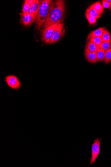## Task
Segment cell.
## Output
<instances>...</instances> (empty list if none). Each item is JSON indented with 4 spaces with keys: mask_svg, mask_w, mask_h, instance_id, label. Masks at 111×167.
<instances>
[{
    "mask_svg": "<svg viewBox=\"0 0 111 167\" xmlns=\"http://www.w3.org/2000/svg\"><path fill=\"white\" fill-rule=\"evenodd\" d=\"M64 23H60L59 24L57 27L54 31L52 35L49 44H52L57 42L64 35L66 30L64 27Z\"/></svg>",
    "mask_w": 111,
    "mask_h": 167,
    "instance_id": "obj_4",
    "label": "cell"
},
{
    "mask_svg": "<svg viewBox=\"0 0 111 167\" xmlns=\"http://www.w3.org/2000/svg\"><path fill=\"white\" fill-rule=\"evenodd\" d=\"M102 5L104 8H108L111 7L110 4L108 1L105 0H104L102 1Z\"/></svg>",
    "mask_w": 111,
    "mask_h": 167,
    "instance_id": "obj_21",
    "label": "cell"
},
{
    "mask_svg": "<svg viewBox=\"0 0 111 167\" xmlns=\"http://www.w3.org/2000/svg\"><path fill=\"white\" fill-rule=\"evenodd\" d=\"M27 3H29L30 5L33 4L36 1L35 0H26Z\"/></svg>",
    "mask_w": 111,
    "mask_h": 167,
    "instance_id": "obj_22",
    "label": "cell"
},
{
    "mask_svg": "<svg viewBox=\"0 0 111 167\" xmlns=\"http://www.w3.org/2000/svg\"><path fill=\"white\" fill-rule=\"evenodd\" d=\"M89 41L99 46L103 42L102 38L99 37H93L91 38L89 40Z\"/></svg>",
    "mask_w": 111,
    "mask_h": 167,
    "instance_id": "obj_17",
    "label": "cell"
},
{
    "mask_svg": "<svg viewBox=\"0 0 111 167\" xmlns=\"http://www.w3.org/2000/svg\"><path fill=\"white\" fill-rule=\"evenodd\" d=\"M65 16V1L58 0L52 2L46 21L43 27L45 28L55 24L63 23Z\"/></svg>",
    "mask_w": 111,
    "mask_h": 167,
    "instance_id": "obj_1",
    "label": "cell"
},
{
    "mask_svg": "<svg viewBox=\"0 0 111 167\" xmlns=\"http://www.w3.org/2000/svg\"><path fill=\"white\" fill-rule=\"evenodd\" d=\"M111 62V48L105 51V58L104 62L106 64L109 63Z\"/></svg>",
    "mask_w": 111,
    "mask_h": 167,
    "instance_id": "obj_18",
    "label": "cell"
},
{
    "mask_svg": "<svg viewBox=\"0 0 111 167\" xmlns=\"http://www.w3.org/2000/svg\"><path fill=\"white\" fill-rule=\"evenodd\" d=\"M30 6L31 5L25 1L23 6L22 12L20 14L21 16L27 14L29 11Z\"/></svg>",
    "mask_w": 111,
    "mask_h": 167,
    "instance_id": "obj_19",
    "label": "cell"
},
{
    "mask_svg": "<svg viewBox=\"0 0 111 167\" xmlns=\"http://www.w3.org/2000/svg\"><path fill=\"white\" fill-rule=\"evenodd\" d=\"M110 8L111 9V8Z\"/></svg>",
    "mask_w": 111,
    "mask_h": 167,
    "instance_id": "obj_24",
    "label": "cell"
},
{
    "mask_svg": "<svg viewBox=\"0 0 111 167\" xmlns=\"http://www.w3.org/2000/svg\"><path fill=\"white\" fill-rule=\"evenodd\" d=\"M101 141V139H99V138H97L96 139L94 140V142L92 144L91 147V157L90 163V165H92L95 163L96 161V159L99 154L101 144L100 143Z\"/></svg>",
    "mask_w": 111,
    "mask_h": 167,
    "instance_id": "obj_5",
    "label": "cell"
},
{
    "mask_svg": "<svg viewBox=\"0 0 111 167\" xmlns=\"http://www.w3.org/2000/svg\"><path fill=\"white\" fill-rule=\"evenodd\" d=\"M89 8H92L96 10L101 15L104 10V8L101 2H97L91 5Z\"/></svg>",
    "mask_w": 111,
    "mask_h": 167,
    "instance_id": "obj_11",
    "label": "cell"
},
{
    "mask_svg": "<svg viewBox=\"0 0 111 167\" xmlns=\"http://www.w3.org/2000/svg\"><path fill=\"white\" fill-rule=\"evenodd\" d=\"M52 1L50 0L39 1V5L35 20V26L38 30L40 29L46 21Z\"/></svg>",
    "mask_w": 111,
    "mask_h": 167,
    "instance_id": "obj_2",
    "label": "cell"
},
{
    "mask_svg": "<svg viewBox=\"0 0 111 167\" xmlns=\"http://www.w3.org/2000/svg\"><path fill=\"white\" fill-rule=\"evenodd\" d=\"M103 42H108L111 40V37L110 32L107 29H105L103 32L102 38Z\"/></svg>",
    "mask_w": 111,
    "mask_h": 167,
    "instance_id": "obj_15",
    "label": "cell"
},
{
    "mask_svg": "<svg viewBox=\"0 0 111 167\" xmlns=\"http://www.w3.org/2000/svg\"><path fill=\"white\" fill-rule=\"evenodd\" d=\"M37 14H25L21 16V21L25 26H28L35 21Z\"/></svg>",
    "mask_w": 111,
    "mask_h": 167,
    "instance_id": "obj_7",
    "label": "cell"
},
{
    "mask_svg": "<svg viewBox=\"0 0 111 167\" xmlns=\"http://www.w3.org/2000/svg\"><path fill=\"white\" fill-rule=\"evenodd\" d=\"M105 51L100 49L97 52V62H103L105 60Z\"/></svg>",
    "mask_w": 111,
    "mask_h": 167,
    "instance_id": "obj_14",
    "label": "cell"
},
{
    "mask_svg": "<svg viewBox=\"0 0 111 167\" xmlns=\"http://www.w3.org/2000/svg\"><path fill=\"white\" fill-rule=\"evenodd\" d=\"M39 5V1H38V0H37V1H36L35 2L32 4L31 6H30L29 11H28V12L25 14H37ZM22 16H23V15H22Z\"/></svg>",
    "mask_w": 111,
    "mask_h": 167,
    "instance_id": "obj_10",
    "label": "cell"
},
{
    "mask_svg": "<svg viewBox=\"0 0 111 167\" xmlns=\"http://www.w3.org/2000/svg\"><path fill=\"white\" fill-rule=\"evenodd\" d=\"M89 50L93 52H97L100 49V47L89 40L87 41L86 45Z\"/></svg>",
    "mask_w": 111,
    "mask_h": 167,
    "instance_id": "obj_13",
    "label": "cell"
},
{
    "mask_svg": "<svg viewBox=\"0 0 111 167\" xmlns=\"http://www.w3.org/2000/svg\"><path fill=\"white\" fill-rule=\"evenodd\" d=\"M86 14H87L91 16L95 17L97 19H99L101 16L96 10L93 8H89L87 9Z\"/></svg>",
    "mask_w": 111,
    "mask_h": 167,
    "instance_id": "obj_12",
    "label": "cell"
},
{
    "mask_svg": "<svg viewBox=\"0 0 111 167\" xmlns=\"http://www.w3.org/2000/svg\"><path fill=\"white\" fill-rule=\"evenodd\" d=\"M86 16L87 19L89 21L90 25L93 24L97 22V19L94 17L91 16L87 14H86Z\"/></svg>",
    "mask_w": 111,
    "mask_h": 167,
    "instance_id": "obj_20",
    "label": "cell"
},
{
    "mask_svg": "<svg viewBox=\"0 0 111 167\" xmlns=\"http://www.w3.org/2000/svg\"><path fill=\"white\" fill-rule=\"evenodd\" d=\"M59 23L51 25L43 28L41 31V38L46 44H49L52 35Z\"/></svg>",
    "mask_w": 111,
    "mask_h": 167,
    "instance_id": "obj_3",
    "label": "cell"
},
{
    "mask_svg": "<svg viewBox=\"0 0 111 167\" xmlns=\"http://www.w3.org/2000/svg\"><path fill=\"white\" fill-rule=\"evenodd\" d=\"M85 56L87 60L91 63L95 64L97 62V52L91 51L85 47Z\"/></svg>",
    "mask_w": 111,
    "mask_h": 167,
    "instance_id": "obj_8",
    "label": "cell"
},
{
    "mask_svg": "<svg viewBox=\"0 0 111 167\" xmlns=\"http://www.w3.org/2000/svg\"><path fill=\"white\" fill-rule=\"evenodd\" d=\"M106 1H108L109 3L111 5V0H106Z\"/></svg>",
    "mask_w": 111,
    "mask_h": 167,
    "instance_id": "obj_23",
    "label": "cell"
},
{
    "mask_svg": "<svg viewBox=\"0 0 111 167\" xmlns=\"http://www.w3.org/2000/svg\"><path fill=\"white\" fill-rule=\"evenodd\" d=\"M99 47L100 49L104 51H106L107 50L111 48V40L108 41V42H102Z\"/></svg>",
    "mask_w": 111,
    "mask_h": 167,
    "instance_id": "obj_16",
    "label": "cell"
},
{
    "mask_svg": "<svg viewBox=\"0 0 111 167\" xmlns=\"http://www.w3.org/2000/svg\"><path fill=\"white\" fill-rule=\"evenodd\" d=\"M105 29V28L104 27H100L94 31L91 32L88 37L87 40H89L91 38L93 37H99L102 38L103 32Z\"/></svg>",
    "mask_w": 111,
    "mask_h": 167,
    "instance_id": "obj_9",
    "label": "cell"
},
{
    "mask_svg": "<svg viewBox=\"0 0 111 167\" xmlns=\"http://www.w3.org/2000/svg\"><path fill=\"white\" fill-rule=\"evenodd\" d=\"M5 81L8 86L13 90H17L21 87V82L14 75L8 76L5 78Z\"/></svg>",
    "mask_w": 111,
    "mask_h": 167,
    "instance_id": "obj_6",
    "label": "cell"
}]
</instances>
